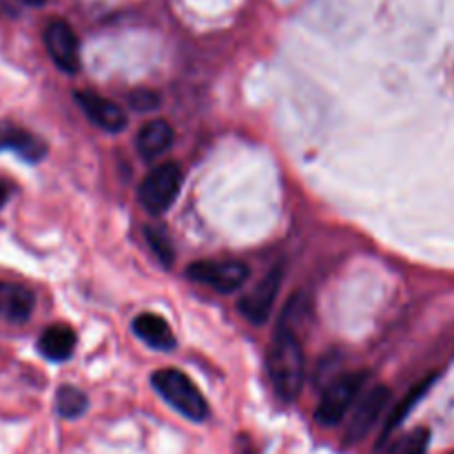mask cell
Here are the masks:
<instances>
[{"instance_id": "cell-14", "label": "cell", "mask_w": 454, "mask_h": 454, "mask_svg": "<svg viewBox=\"0 0 454 454\" xmlns=\"http://www.w3.org/2000/svg\"><path fill=\"white\" fill-rule=\"evenodd\" d=\"M173 145V127L167 120H149L136 136V149L142 158L153 160L167 153Z\"/></svg>"}, {"instance_id": "cell-2", "label": "cell", "mask_w": 454, "mask_h": 454, "mask_svg": "<svg viewBox=\"0 0 454 454\" xmlns=\"http://www.w3.org/2000/svg\"><path fill=\"white\" fill-rule=\"evenodd\" d=\"M151 384L158 390L160 397L173 408V411L180 412L186 419L195 421V424H202L208 417V403L202 397V393L198 390V386L189 380L182 371L177 368H162V371H155L151 377Z\"/></svg>"}, {"instance_id": "cell-21", "label": "cell", "mask_w": 454, "mask_h": 454, "mask_svg": "<svg viewBox=\"0 0 454 454\" xmlns=\"http://www.w3.org/2000/svg\"><path fill=\"white\" fill-rule=\"evenodd\" d=\"M25 3H27V4H43L44 0H25Z\"/></svg>"}, {"instance_id": "cell-5", "label": "cell", "mask_w": 454, "mask_h": 454, "mask_svg": "<svg viewBox=\"0 0 454 454\" xmlns=\"http://www.w3.org/2000/svg\"><path fill=\"white\" fill-rule=\"evenodd\" d=\"M248 275H251V269L238 260H200L186 269V278L198 284H204V286L213 288V291L222 293V295L239 291L247 284Z\"/></svg>"}, {"instance_id": "cell-13", "label": "cell", "mask_w": 454, "mask_h": 454, "mask_svg": "<svg viewBox=\"0 0 454 454\" xmlns=\"http://www.w3.org/2000/svg\"><path fill=\"white\" fill-rule=\"evenodd\" d=\"M133 333H136L137 340L145 341L146 346L155 350H173L176 348V335H173L171 326L164 317L155 313H140L133 319Z\"/></svg>"}, {"instance_id": "cell-18", "label": "cell", "mask_w": 454, "mask_h": 454, "mask_svg": "<svg viewBox=\"0 0 454 454\" xmlns=\"http://www.w3.org/2000/svg\"><path fill=\"white\" fill-rule=\"evenodd\" d=\"M145 235L151 251L155 253V257H158L164 266H171L173 260H176V251H173V244L171 239H168V235L162 233L160 229H153V226H146Z\"/></svg>"}, {"instance_id": "cell-11", "label": "cell", "mask_w": 454, "mask_h": 454, "mask_svg": "<svg viewBox=\"0 0 454 454\" xmlns=\"http://www.w3.org/2000/svg\"><path fill=\"white\" fill-rule=\"evenodd\" d=\"M35 309L34 293L16 282H0V317L12 324H25Z\"/></svg>"}, {"instance_id": "cell-17", "label": "cell", "mask_w": 454, "mask_h": 454, "mask_svg": "<svg viewBox=\"0 0 454 454\" xmlns=\"http://www.w3.org/2000/svg\"><path fill=\"white\" fill-rule=\"evenodd\" d=\"M430 448V430L415 428L411 433L395 439L384 454H426Z\"/></svg>"}, {"instance_id": "cell-9", "label": "cell", "mask_w": 454, "mask_h": 454, "mask_svg": "<svg viewBox=\"0 0 454 454\" xmlns=\"http://www.w3.org/2000/svg\"><path fill=\"white\" fill-rule=\"evenodd\" d=\"M75 102L80 105L82 114L102 131L120 133L127 127V114H124L122 106L115 105L109 98L100 96V93L80 91L75 93Z\"/></svg>"}, {"instance_id": "cell-6", "label": "cell", "mask_w": 454, "mask_h": 454, "mask_svg": "<svg viewBox=\"0 0 454 454\" xmlns=\"http://www.w3.org/2000/svg\"><path fill=\"white\" fill-rule=\"evenodd\" d=\"M390 397H393L390 388L381 384L372 386L368 393L359 395L353 415H350L348 428H346V443L355 446L364 437H368V433L375 428V424L386 412V406H390Z\"/></svg>"}, {"instance_id": "cell-3", "label": "cell", "mask_w": 454, "mask_h": 454, "mask_svg": "<svg viewBox=\"0 0 454 454\" xmlns=\"http://www.w3.org/2000/svg\"><path fill=\"white\" fill-rule=\"evenodd\" d=\"M368 377L371 375L366 371H353L333 380L319 397L317 408H315V421L322 428H333V426L341 424L366 388Z\"/></svg>"}, {"instance_id": "cell-4", "label": "cell", "mask_w": 454, "mask_h": 454, "mask_svg": "<svg viewBox=\"0 0 454 454\" xmlns=\"http://www.w3.org/2000/svg\"><path fill=\"white\" fill-rule=\"evenodd\" d=\"M182 167L177 162L158 164L146 173L140 184V204L151 215H162L173 207L182 189Z\"/></svg>"}, {"instance_id": "cell-12", "label": "cell", "mask_w": 454, "mask_h": 454, "mask_svg": "<svg viewBox=\"0 0 454 454\" xmlns=\"http://www.w3.org/2000/svg\"><path fill=\"white\" fill-rule=\"evenodd\" d=\"M434 381H437V375H428V377H426V380H421L419 384L412 386V388L406 393V397H403L402 402L397 403V406H393L390 415L386 417V424H384V428H381L380 443H377V446L384 448V443L390 442V437H393V434L397 433L399 428H402L403 421H406L408 417H411V412L415 411L417 403H419L421 399H424L426 395H428V390L433 388Z\"/></svg>"}, {"instance_id": "cell-20", "label": "cell", "mask_w": 454, "mask_h": 454, "mask_svg": "<svg viewBox=\"0 0 454 454\" xmlns=\"http://www.w3.org/2000/svg\"><path fill=\"white\" fill-rule=\"evenodd\" d=\"M9 195H12V186H9L7 180L0 177V208L9 202Z\"/></svg>"}, {"instance_id": "cell-8", "label": "cell", "mask_w": 454, "mask_h": 454, "mask_svg": "<svg viewBox=\"0 0 454 454\" xmlns=\"http://www.w3.org/2000/svg\"><path fill=\"white\" fill-rule=\"evenodd\" d=\"M279 286H282V270L275 269L269 275L260 279L242 300L238 301V310L242 313L244 319H248L251 324L260 326L266 319L270 317V310H273L275 300H278Z\"/></svg>"}, {"instance_id": "cell-19", "label": "cell", "mask_w": 454, "mask_h": 454, "mask_svg": "<svg viewBox=\"0 0 454 454\" xmlns=\"http://www.w3.org/2000/svg\"><path fill=\"white\" fill-rule=\"evenodd\" d=\"M131 105L136 106V109H142V111H149L153 109V106H158V100L160 98L155 96L153 91H137V93H131Z\"/></svg>"}, {"instance_id": "cell-10", "label": "cell", "mask_w": 454, "mask_h": 454, "mask_svg": "<svg viewBox=\"0 0 454 454\" xmlns=\"http://www.w3.org/2000/svg\"><path fill=\"white\" fill-rule=\"evenodd\" d=\"M0 151H13L27 162H40L47 155V142L13 122H0Z\"/></svg>"}, {"instance_id": "cell-7", "label": "cell", "mask_w": 454, "mask_h": 454, "mask_svg": "<svg viewBox=\"0 0 454 454\" xmlns=\"http://www.w3.org/2000/svg\"><path fill=\"white\" fill-rule=\"evenodd\" d=\"M44 47L53 65L65 74H75L80 69V43L69 22L51 20L44 27Z\"/></svg>"}, {"instance_id": "cell-15", "label": "cell", "mask_w": 454, "mask_h": 454, "mask_svg": "<svg viewBox=\"0 0 454 454\" xmlns=\"http://www.w3.org/2000/svg\"><path fill=\"white\" fill-rule=\"evenodd\" d=\"M75 344H78V337H75L74 328L67 324H53V326L44 328L40 335L38 350L49 362H65L74 355Z\"/></svg>"}, {"instance_id": "cell-16", "label": "cell", "mask_w": 454, "mask_h": 454, "mask_svg": "<svg viewBox=\"0 0 454 454\" xmlns=\"http://www.w3.org/2000/svg\"><path fill=\"white\" fill-rule=\"evenodd\" d=\"M56 408L58 415L65 419H78L87 412V395L75 386H60L56 395Z\"/></svg>"}, {"instance_id": "cell-1", "label": "cell", "mask_w": 454, "mask_h": 454, "mask_svg": "<svg viewBox=\"0 0 454 454\" xmlns=\"http://www.w3.org/2000/svg\"><path fill=\"white\" fill-rule=\"evenodd\" d=\"M266 371L278 397L293 402L300 397L306 380V355L300 337L286 324H279L266 350Z\"/></svg>"}]
</instances>
